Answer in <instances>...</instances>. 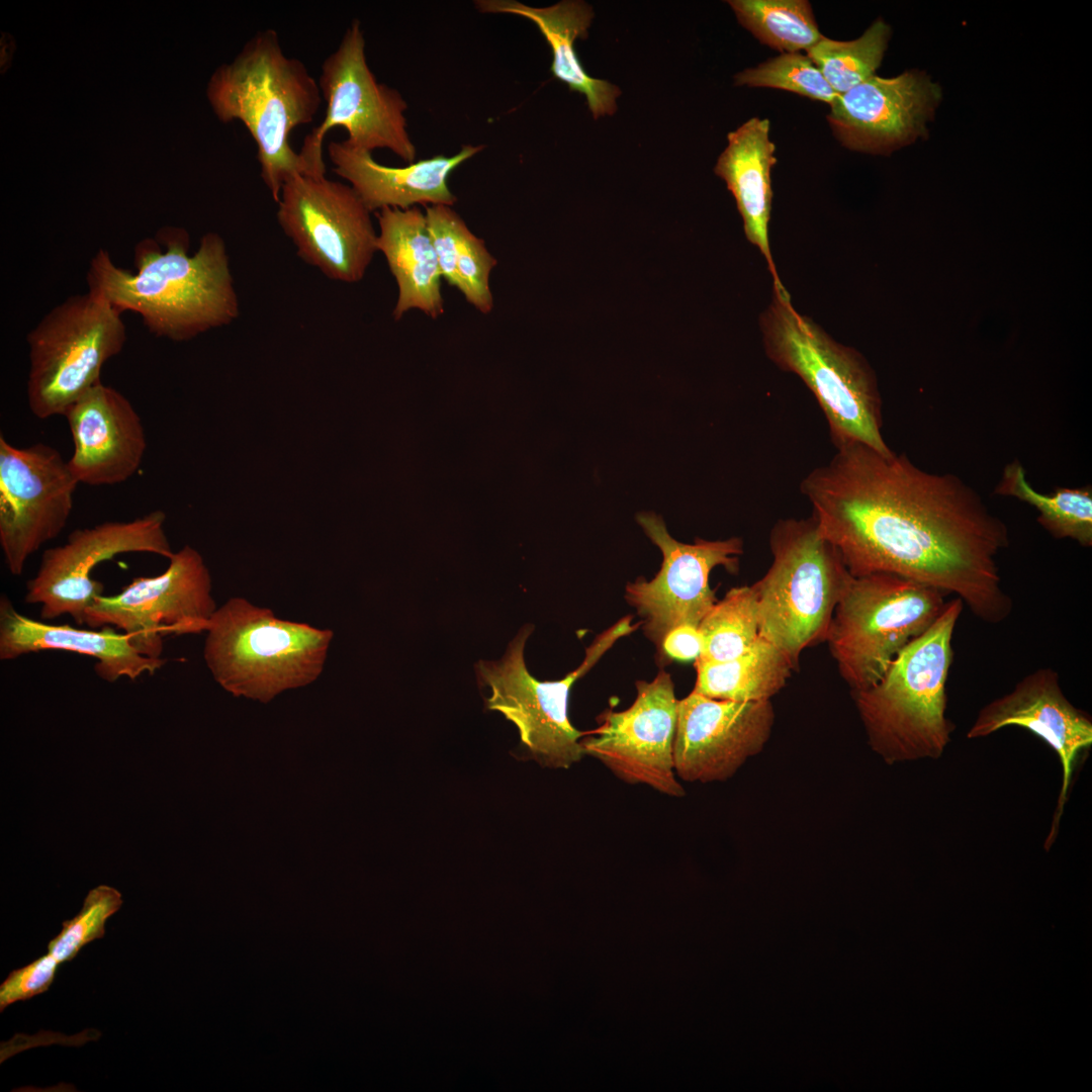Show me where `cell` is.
Wrapping results in <instances>:
<instances>
[{
	"label": "cell",
	"mask_w": 1092,
	"mask_h": 1092,
	"mask_svg": "<svg viewBox=\"0 0 1092 1092\" xmlns=\"http://www.w3.org/2000/svg\"><path fill=\"white\" fill-rule=\"evenodd\" d=\"M836 450L800 488L852 576L895 574L954 594L985 623L1007 619L1013 604L997 557L1008 529L969 485L893 451L861 443Z\"/></svg>",
	"instance_id": "6da1fadb"
},
{
	"label": "cell",
	"mask_w": 1092,
	"mask_h": 1092,
	"mask_svg": "<svg viewBox=\"0 0 1092 1092\" xmlns=\"http://www.w3.org/2000/svg\"><path fill=\"white\" fill-rule=\"evenodd\" d=\"M964 604L956 598L906 645L872 687L854 692L869 742L887 763L941 757L954 725L946 717L952 637Z\"/></svg>",
	"instance_id": "277c9868"
},
{
	"label": "cell",
	"mask_w": 1092,
	"mask_h": 1092,
	"mask_svg": "<svg viewBox=\"0 0 1092 1092\" xmlns=\"http://www.w3.org/2000/svg\"><path fill=\"white\" fill-rule=\"evenodd\" d=\"M770 701L736 702L695 692L678 701L673 741L676 776L685 782H722L760 752L774 725Z\"/></svg>",
	"instance_id": "ac0fdd59"
},
{
	"label": "cell",
	"mask_w": 1092,
	"mask_h": 1092,
	"mask_svg": "<svg viewBox=\"0 0 1092 1092\" xmlns=\"http://www.w3.org/2000/svg\"><path fill=\"white\" fill-rule=\"evenodd\" d=\"M60 963L51 954H43L30 964L16 969L0 986V1010L9 1005L30 999L46 992L55 980Z\"/></svg>",
	"instance_id": "d590c367"
},
{
	"label": "cell",
	"mask_w": 1092,
	"mask_h": 1092,
	"mask_svg": "<svg viewBox=\"0 0 1092 1092\" xmlns=\"http://www.w3.org/2000/svg\"><path fill=\"white\" fill-rule=\"evenodd\" d=\"M636 692L628 709L603 712L580 744L621 781L682 797L673 761L678 700L671 675L660 670L651 681L637 680Z\"/></svg>",
	"instance_id": "e0dca14e"
},
{
	"label": "cell",
	"mask_w": 1092,
	"mask_h": 1092,
	"mask_svg": "<svg viewBox=\"0 0 1092 1092\" xmlns=\"http://www.w3.org/2000/svg\"><path fill=\"white\" fill-rule=\"evenodd\" d=\"M734 79L737 86L782 89L829 105L838 96L810 58L800 53H783Z\"/></svg>",
	"instance_id": "1f68e13d"
},
{
	"label": "cell",
	"mask_w": 1092,
	"mask_h": 1092,
	"mask_svg": "<svg viewBox=\"0 0 1092 1092\" xmlns=\"http://www.w3.org/2000/svg\"><path fill=\"white\" fill-rule=\"evenodd\" d=\"M376 217L377 251L383 254L398 287L393 318L399 321L413 308L437 318L444 313L442 275L425 212L418 206L385 207Z\"/></svg>",
	"instance_id": "d4e9b609"
},
{
	"label": "cell",
	"mask_w": 1092,
	"mask_h": 1092,
	"mask_svg": "<svg viewBox=\"0 0 1092 1092\" xmlns=\"http://www.w3.org/2000/svg\"><path fill=\"white\" fill-rule=\"evenodd\" d=\"M693 692L736 702L770 701L787 684L795 665L762 637L741 655L722 662L695 663Z\"/></svg>",
	"instance_id": "4316f807"
},
{
	"label": "cell",
	"mask_w": 1092,
	"mask_h": 1092,
	"mask_svg": "<svg viewBox=\"0 0 1092 1092\" xmlns=\"http://www.w3.org/2000/svg\"><path fill=\"white\" fill-rule=\"evenodd\" d=\"M482 13H507L525 17L536 24L552 51L553 76L570 90L586 98L594 118L612 115L617 109L620 89L603 79L589 76L574 50L576 38H586L594 13L582 1L564 0L548 7H532L514 0H477Z\"/></svg>",
	"instance_id": "484cf974"
},
{
	"label": "cell",
	"mask_w": 1092,
	"mask_h": 1092,
	"mask_svg": "<svg viewBox=\"0 0 1092 1092\" xmlns=\"http://www.w3.org/2000/svg\"><path fill=\"white\" fill-rule=\"evenodd\" d=\"M890 35V26L878 19L856 39L839 41L823 36L806 52L831 88L841 94L875 76Z\"/></svg>",
	"instance_id": "4dcf8cb0"
},
{
	"label": "cell",
	"mask_w": 1092,
	"mask_h": 1092,
	"mask_svg": "<svg viewBox=\"0 0 1092 1092\" xmlns=\"http://www.w3.org/2000/svg\"><path fill=\"white\" fill-rule=\"evenodd\" d=\"M703 648L698 663L722 662L747 651L759 637L757 593L754 585L729 589L699 625Z\"/></svg>",
	"instance_id": "f546056e"
},
{
	"label": "cell",
	"mask_w": 1092,
	"mask_h": 1092,
	"mask_svg": "<svg viewBox=\"0 0 1092 1092\" xmlns=\"http://www.w3.org/2000/svg\"><path fill=\"white\" fill-rule=\"evenodd\" d=\"M995 492L1013 496L1038 512V523L1055 538H1069L1084 547L1092 545V490L1059 487L1043 494L1026 480L1025 469L1017 460L1007 464Z\"/></svg>",
	"instance_id": "83f0119b"
},
{
	"label": "cell",
	"mask_w": 1092,
	"mask_h": 1092,
	"mask_svg": "<svg viewBox=\"0 0 1092 1092\" xmlns=\"http://www.w3.org/2000/svg\"><path fill=\"white\" fill-rule=\"evenodd\" d=\"M277 206L278 224L302 261L334 281L363 279L377 252V233L351 185L295 175L284 183Z\"/></svg>",
	"instance_id": "7c38bea8"
},
{
	"label": "cell",
	"mask_w": 1092,
	"mask_h": 1092,
	"mask_svg": "<svg viewBox=\"0 0 1092 1092\" xmlns=\"http://www.w3.org/2000/svg\"><path fill=\"white\" fill-rule=\"evenodd\" d=\"M121 905V894L113 887L90 890L79 913L64 921L60 933L49 942L48 952L60 964L72 961L84 945L104 936L106 920Z\"/></svg>",
	"instance_id": "d6a6232c"
},
{
	"label": "cell",
	"mask_w": 1092,
	"mask_h": 1092,
	"mask_svg": "<svg viewBox=\"0 0 1092 1092\" xmlns=\"http://www.w3.org/2000/svg\"><path fill=\"white\" fill-rule=\"evenodd\" d=\"M769 120L751 117L727 134L728 146L719 156L714 172L733 194L743 219L747 240L764 256L774 278L781 283L774 265L768 223L771 213V169L777 164L775 144L769 140Z\"/></svg>",
	"instance_id": "cb8c5ba5"
},
{
	"label": "cell",
	"mask_w": 1092,
	"mask_h": 1092,
	"mask_svg": "<svg viewBox=\"0 0 1092 1092\" xmlns=\"http://www.w3.org/2000/svg\"><path fill=\"white\" fill-rule=\"evenodd\" d=\"M946 597L891 573L850 576L825 641L853 693L881 679L899 652L938 618Z\"/></svg>",
	"instance_id": "ba28073f"
},
{
	"label": "cell",
	"mask_w": 1092,
	"mask_h": 1092,
	"mask_svg": "<svg viewBox=\"0 0 1092 1092\" xmlns=\"http://www.w3.org/2000/svg\"><path fill=\"white\" fill-rule=\"evenodd\" d=\"M772 562L753 583L759 636L796 666L801 652L825 640L835 606L851 574L812 515L779 520L769 533Z\"/></svg>",
	"instance_id": "52a82bcc"
},
{
	"label": "cell",
	"mask_w": 1092,
	"mask_h": 1092,
	"mask_svg": "<svg viewBox=\"0 0 1092 1092\" xmlns=\"http://www.w3.org/2000/svg\"><path fill=\"white\" fill-rule=\"evenodd\" d=\"M638 627L627 616L602 632L586 648L580 665L558 680L542 681L527 668L524 650L534 626L525 625L509 643L499 660L475 664L478 684L491 694L485 709L497 711L518 729L522 745L543 766L567 769L585 755L580 744L584 732L568 717L571 687L584 675L615 642Z\"/></svg>",
	"instance_id": "30bf717a"
},
{
	"label": "cell",
	"mask_w": 1092,
	"mask_h": 1092,
	"mask_svg": "<svg viewBox=\"0 0 1092 1092\" xmlns=\"http://www.w3.org/2000/svg\"><path fill=\"white\" fill-rule=\"evenodd\" d=\"M206 96L220 121L240 120L250 132L260 176L276 203L289 178L309 176L289 138L314 119L323 97L305 64L284 53L276 30L257 31L232 62L219 66Z\"/></svg>",
	"instance_id": "3957f363"
},
{
	"label": "cell",
	"mask_w": 1092,
	"mask_h": 1092,
	"mask_svg": "<svg viewBox=\"0 0 1092 1092\" xmlns=\"http://www.w3.org/2000/svg\"><path fill=\"white\" fill-rule=\"evenodd\" d=\"M703 648V637L698 626L680 625L668 631L657 648L661 658L678 661L697 659Z\"/></svg>",
	"instance_id": "8d00e7d4"
},
{
	"label": "cell",
	"mask_w": 1092,
	"mask_h": 1092,
	"mask_svg": "<svg viewBox=\"0 0 1092 1092\" xmlns=\"http://www.w3.org/2000/svg\"><path fill=\"white\" fill-rule=\"evenodd\" d=\"M188 250V233L175 226L135 245L134 271L117 266L99 249L90 261L88 289L121 313L139 314L155 336L175 342L232 324L240 303L224 240L209 232L193 254Z\"/></svg>",
	"instance_id": "7a4b0ae2"
},
{
	"label": "cell",
	"mask_w": 1092,
	"mask_h": 1092,
	"mask_svg": "<svg viewBox=\"0 0 1092 1092\" xmlns=\"http://www.w3.org/2000/svg\"><path fill=\"white\" fill-rule=\"evenodd\" d=\"M761 330L769 359L799 376L815 396L835 448L861 443L882 454L892 452L881 431L877 380L858 352L800 314L784 286L774 287Z\"/></svg>",
	"instance_id": "5b68a950"
},
{
	"label": "cell",
	"mask_w": 1092,
	"mask_h": 1092,
	"mask_svg": "<svg viewBox=\"0 0 1092 1092\" xmlns=\"http://www.w3.org/2000/svg\"><path fill=\"white\" fill-rule=\"evenodd\" d=\"M78 484L54 447H16L1 435L0 546L12 575H21L29 557L65 529Z\"/></svg>",
	"instance_id": "9a60e30c"
},
{
	"label": "cell",
	"mask_w": 1092,
	"mask_h": 1092,
	"mask_svg": "<svg viewBox=\"0 0 1092 1092\" xmlns=\"http://www.w3.org/2000/svg\"><path fill=\"white\" fill-rule=\"evenodd\" d=\"M165 522V513L155 510L131 521L74 530L64 544L42 552L26 581L24 602L39 605L42 620L69 615L83 625L87 609L104 595L103 583L91 577L99 563L132 552L172 557Z\"/></svg>",
	"instance_id": "5bb4252c"
},
{
	"label": "cell",
	"mask_w": 1092,
	"mask_h": 1092,
	"mask_svg": "<svg viewBox=\"0 0 1092 1092\" xmlns=\"http://www.w3.org/2000/svg\"><path fill=\"white\" fill-rule=\"evenodd\" d=\"M495 265L496 259L488 252L484 241L467 229L456 259V288L468 303L484 314L493 308L489 275Z\"/></svg>",
	"instance_id": "836d02e7"
},
{
	"label": "cell",
	"mask_w": 1092,
	"mask_h": 1092,
	"mask_svg": "<svg viewBox=\"0 0 1092 1092\" xmlns=\"http://www.w3.org/2000/svg\"><path fill=\"white\" fill-rule=\"evenodd\" d=\"M26 341L27 404L36 418L46 420L64 416L101 383L104 364L124 347L126 329L121 312L101 293L88 289L54 306Z\"/></svg>",
	"instance_id": "9c48e42d"
},
{
	"label": "cell",
	"mask_w": 1092,
	"mask_h": 1092,
	"mask_svg": "<svg viewBox=\"0 0 1092 1092\" xmlns=\"http://www.w3.org/2000/svg\"><path fill=\"white\" fill-rule=\"evenodd\" d=\"M203 658L213 679L235 697L268 703L314 681L334 633L277 618L244 598L217 607L206 627Z\"/></svg>",
	"instance_id": "8992f818"
},
{
	"label": "cell",
	"mask_w": 1092,
	"mask_h": 1092,
	"mask_svg": "<svg viewBox=\"0 0 1092 1092\" xmlns=\"http://www.w3.org/2000/svg\"><path fill=\"white\" fill-rule=\"evenodd\" d=\"M940 97L939 87L922 72L875 75L838 94L826 117L845 148L888 154L927 133Z\"/></svg>",
	"instance_id": "d6986e66"
},
{
	"label": "cell",
	"mask_w": 1092,
	"mask_h": 1092,
	"mask_svg": "<svg viewBox=\"0 0 1092 1092\" xmlns=\"http://www.w3.org/2000/svg\"><path fill=\"white\" fill-rule=\"evenodd\" d=\"M168 560L162 573L134 577L118 594L99 597L84 624L121 630L139 652L153 658H161L164 636L205 632L217 606L202 556L185 545Z\"/></svg>",
	"instance_id": "4fadbf2b"
},
{
	"label": "cell",
	"mask_w": 1092,
	"mask_h": 1092,
	"mask_svg": "<svg viewBox=\"0 0 1092 1092\" xmlns=\"http://www.w3.org/2000/svg\"><path fill=\"white\" fill-rule=\"evenodd\" d=\"M425 214L441 275L449 285L456 287V259L468 226L449 205L426 206Z\"/></svg>",
	"instance_id": "e575fe53"
},
{
	"label": "cell",
	"mask_w": 1092,
	"mask_h": 1092,
	"mask_svg": "<svg viewBox=\"0 0 1092 1092\" xmlns=\"http://www.w3.org/2000/svg\"><path fill=\"white\" fill-rule=\"evenodd\" d=\"M73 439L68 460L79 484H119L139 470L147 448L143 422L131 402L102 382L65 413Z\"/></svg>",
	"instance_id": "44dd1931"
},
{
	"label": "cell",
	"mask_w": 1092,
	"mask_h": 1092,
	"mask_svg": "<svg viewBox=\"0 0 1092 1092\" xmlns=\"http://www.w3.org/2000/svg\"><path fill=\"white\" fill-rule=\"evenodd\" d=\"M738 22L761 43L783 53L807 51L824 35L806 0H730Z\"/></svg>",
	"instance_id": "f1b7e54d"
},
{
	"label": "cell",
	"mask_w": 1092,
	"mask_h": 1092,
	"mask_svg": "<svg viewBox=\"0 0 1092 1092\" xmlns=\"http://www.w3.org/2000/svg\"><path fill=\"white\" fill-rule=\"evenodd\" d=\"M637 521L660 549L662 563L651 580L642 577L626 585L625 598L641 617L643 631L659 647L665 634L680 625H700L718 601L709 576L717 566L735 572L743 542L733 537L692 544L672 538L661 517L642 513Z\"/></svg>",
	"instance_id": "2e32d148"
},
{
	"label": "cell",
	"mask_w": 1092,
	"mask_h": 1092,
	"mask_svg": "<svg viewBox=\"0 0 1092 1092\" xmlns=\"http://www.w3.org/2000/svg\"><path fill=\"white\" fill-rule=\"evenodd\" d=\"M327 107L322 122L298 151L309 176H326L323 143L334 127L347 130L346 142L372 153L386 149L414 163L416 147L407 131V103L398 90L379 83L367 64L365 37L358 19L352 20L338 48L323 62L317 79Z\"/></svg>",
	"instance_id": "8fae6325"
},
{
	"label": "cell",
	"mask_w": 1092,
	"mask_h": 1092,
	"mask_svg": "<svg viewBox=\"0 0 1092 1092\" xmlns=\"http://www.w3.org/2000/svg\"><path fill=\"white\" fill-rule=\"evenodd\" d=\"M63 650L94 657L95 673L113 682L122 676L131 680L144 673L153 674L165 658H153L139 652L123 632L114 627L81 629L71 625L39 622L19 613L7 595L0 597V659L14 660L26 654Z\"/></svg>",
	"instance_id": "603a6c76"
},
{
	"label": "cell",
	"mask_w": 1092,
	"mask_h": 1092,
	"mask_svg": "<svg viewBox=\"0 0 1092 1092\" xmlns=\"http://www.w3.org/2000/svg\"><path fill=\"white\" fill-rule=\"evenodd\" d=\"M1007 726L1032 732L1053 748L1061 761V792L1052 830L1044 843L1049 848L1057 834L1077 759L1092 744V720L1067 699L1057 670L1041 667L1018 680L1009 693L985 705L967 737H986Z\"/></svg>",
	"instance_id": "ffe728a7"
},
{
	"label": "cell",
	"mask_w": 1092,
	"mask_h": 1092,
	"mask_svg": "<svg viewBox=\"0 0 1092 1092\" xmlns=\"http://www.w3.org/2000/svg\"><path fill=\"white\" fill-rule=\"evenodd\" d=\"M483 148L467 145L453 156L437 155L403 167L381 165L372 153L354 148L346 140L331 142L328 152L333 171L352 186L372 212L418 204L452 206L457 197L448 187L449 175Z\"/></svg>",
	"instance_id": "7402d4cb"
}]
</instances>
